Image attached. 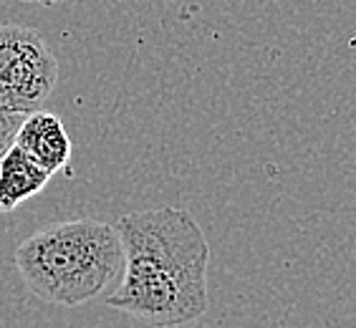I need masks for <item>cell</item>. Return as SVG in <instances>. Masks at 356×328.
I'll return each instance as SVG.
<instances>
[{
	"instance_id": "cell-7",
	"label": "cell",
	"mask_w": 356,
	"mask_h": 328,
	"mask_svg": "<svg viewBox=\"0 0 356 328\" xmlns=\"http://www.w3.org/2000/svg\"><path fill=\"white\" fill-rule=\"evenodd\" d=\"M28 6H61V3H69V0H21Z\"/></svg>"
},
{
	"instance_id": "cell-3",
	"label": "cell",
	"mask_w": 356,
	"mask_h": 328,
	"mask_svg": "<svg viewBox=\"0 0 356 328\" xmlns=\"http://www.w3.org/2000/svg\"><path fill=\"white\" fill-rule=\"evenodd\" d=\"M58 81V61L38 31L0 23V109H41Z\"/></svg>"
},
{
	"instance_id": "cell-5",
	"label": "cell",
	"mask_w": 356,
	"mask_h": 328,
	"mask_svg": "<svg viewBox=\"0 0 356 328\" xmlns=\"http://www.w3.org/2000/svg\"><path fill=\"white\" fill-rule=\"evenodd\" d=\"M54 177L33 157H28L18 144H10L0 154V212H13L26 199L43 192Z\"/></svg>"
},
{
	"instance_id": "cell-6",
	"label": "cell",
	"mask_w": 356,
	"mask_h": 328,
	"mask_svg": "<svg viewBox=\"0 0 356 328\" xmlns=\"http://www.w3.org/2000/svg\"><path fill=\"white\" fill-rule=\"evenodd\" d=\"M23 119H26V114H21V111L0 109V154L15 142V134L21 129Z\"/></svg>"
},
{
	"instance_id": "cell-2",
	"label": "cell",
	"mask_w": 356,
	"mask_h": 328,
	"mask_svg": "<svg viewBox=\"0 0 356 328\" xmlns=\"http://www.w3.org/2000/svg\"><path fill=\"white\" fill-rule=\"evenodd\" d=\"M13 263L35 298L76 308L119 286L124 245L117 225L102 220H69L23 240Z\"/></svg>"
},
{
	"instance_id": "cell-4",
	"label": "cell",
	"mask_w": 356,
	"mask_h": 328,
	"mask_svg": "<svg viewBox=\"0 0 356 328\" xmlns=\"http://www.w3.org/2000/svg\"><path fill=\"white\" fill-rule=\"evenodd\" d=\"M13 144H18L28 157H33L51 174L61 172L74 154V144L63 122L51 111L41 109L26 114Z\"/></svg>"
},
{
	"instance_id": "cell-1",
	"label": "cell",
	"mask_w": 356,
	"mask_h": 328,
	"mask_svg": "<svg viewBox=\"0 0 356 328\" xmlns=\"http://www.w3.org/2000/svg\"><path fill=\"white\" fill-rule=\"evenodd\" d=\"M124 273L104 303L154 328L185 326L210 306V245L185 207H147L117 222Z\"/></svg>"
}]
</instances>
